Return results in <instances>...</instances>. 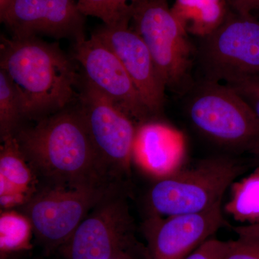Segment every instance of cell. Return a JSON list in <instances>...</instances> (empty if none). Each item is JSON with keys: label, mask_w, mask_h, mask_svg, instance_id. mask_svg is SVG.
<instances>
[{"label": "cell", "mask_w": 259, "mask_h": 259, "mask_svg": "<svg viewBox=\"0 0 259 259\" xmlns=\"http://www.w3.org/2000/svg\"><path fill=\"white\" fill-rule=\"evenodd\" d=\"M75 61L59 44L37 36L1 35L0 67L18 90L24 118L40 120L78 100L81 79Z\"/></svg>", "instance_id": "cell-1"}, {"label": "cell", "mask_w": 259, "mask_h": 259, "mask_svg": "<svg viewBox=\"0 0 259 259\" xmlns=\"http://www.w3.org/2000/svg\"><path fill=\"white\" fill-rule=\"evenodd\" d=\"M37 177L46 184L103 183L112 180L99 157L79 110H61L15 134Z\"/></svg>", "instance_id": "cell-2"}, {"label": "cell", "mask_w": 259, "mask_h": 259, "mask_svg": "<svg viewBox=\"0 0 259 259\" xmlns=\"http://www.w3.org/2000/svg\"><path fill=\"white\" fill-rule=\"evenodd\" d=\"M120 190L115 182L45 184L23 206V212L40 245L47 251H54L68 241L97 204Z\"/></svg>", "instance_id": "cell-3"}, {"label": "cell", "mask_w": 259, "mask_h": 259, "mask_svg": "<svg viewBox=\"0 0 259 259\" xmlns=\"http://www.w3.org/2000/svg\"><path fill=\"white\" fill-rule=\"evenodd\" d=\"M246 166L234 158L202 160L158 180L148 194L151 214L163 217L204 212L222 202L223 194Z\"/></svg>", "instance_id": "cell-4"}, {"label": "cell", "mask_w": 259, "mask_h": 259, "mask_svg": "<svg viewBox=\"0 0 259 259\" xmlns=\"http://www.w3.org/2000/svg\"><path fill=\"white\" fill-rule=\"evenodd\" d=\"M187 110L192 125L228 147L249 151L259 143V119L226 84L204 79L191 89Z\"/></svg>", "instance_id": "cell-5"}, {"label": "cell", "mask_w": 259, "mask_h": 259, "mask_svg": "<svg viewBox=\"0 0 259 259\" xmlns=\"http://www.w3.org/2000/svg\"><path fill=\"white\" fill-rule=\"evenodd\" d=\"M132 21L166 88L175 92L185 90L190 83L193 51L187 32L167 0H141Z\"/></svg>", "instance_id": "cell-6"}, {"label": "cell", "mask_w": 259, "mask_h": 259, "mask_svg": "<svg viewBox=\"0 0 259 259\" xmlns=\"http://www.w3.org/2000/svg\"><path fill=\"white\" fill-rule=\"evenodd\" d=\"M78 110L99 157L112 180L131 175L137 128L134 120L110 99L85 80Z\"/></svg>", "instance_id": "cell-7"}, {"label": "cell", "mask_w": 259, "mask_h": 259, "mask_svg": "<svg viewBox=\"0 0 259 259\" xmlns=\"http://www.w3.org/2000/svg\"><path fill=\"white\" fill-rule=\"evenodd\" d=\"M134 228L127 199L118 190L89 213L59 250L64 259H113L132 253Z\"/></svg>", "instance_id": "cell-8"}, {"label": "cell", "mask_w": 259, "mask_h": 259, "mask_svg": "<svg viewBox=\"0 0 259 259\" xmlns=\"http://www.w3.org/2000/svg\"><path fill=\"white\" fill-rule=\"evenodd\" d=\"M199 63L205 79L220 82L259 75V20L251 15H227L214 31L202 38Z\"/></svg>", "instance_id": "cell-9"}, {"label": "cell", "mask_w": 259, "mask_h": 259, "mask_svg": "<svg viewBox=\"0 0 259 259\" xmlns=\"http://www.w3.org/2000/svg\"><path fill=\"white\" fill-rule=\"evenodd\" d=\"M221 203L193 214L163 216L150 214L142 231L146 259H185L226 226Z\"/></svg>", "instance_id": "cell-10"}, {"label": "cell", "mask_w": 259, "mask_h": 259, "mask_svg": "<svg viewBox=\"0 0 259 259\" xmlns=\"http://www.w3.org/2000/svg\"><path fill=\"white\" fill-rule=\"evenodd\" d=\"M73 59L84 71V80L105 95L140 123L151 121L132 80L120 59L101 39L93 33L90 38L75 40Z\"/></svg>", "instance_id": "cell-11"}, {"label": "cell", "mask_w": 259, "mask_h": 259, "mask_svg": "<svg viewBox=\"0 0 259 259\" xmlns=\"http://www.w3.org/2000/svg\"><path fill=\"white\" fill-rule=\"evenodd\" d=\"M0 20L14 37H84L85 16L75 0H13Z\"/></svg>", "instance_id": "cell-12"}, {"label": "cell", "mask_w": 259, "mask_h": 259, "mask_svg": "<svg viewBox=\"0 0 259 259\" xmlns=\"http://www.w3.org/2000/svg\"><path fill=\"white\" fill-rule=\"evenodd\" d=\"M117 56L153 117L161 115L166 85L143 39L129 25H104L94 32Z\"/></svg>", "instance_id": "cell-13"}, {"label": "cell", "mask_w": 259, "mask_h": 259, "mask_svg": "<svg viewBox=\"0 0 259 259\" xmlns=\"http://www.w3.org/2000/svg\"><path fill=\"white\" fill-rule=\"evenodd\" d=\"M185 156V137L178 130L152 120L137 127L133 161L150 176L159 180L175 175Z\"/></svg>", "instance_id": "cell-14"}, {"label": "cell", "mask_w": 259, "mask_h": 259, "mask_svg": "<svg viewBox=\"0 0 259 259\" xmlns=\"http://www.w3.org/2000/svg\"><path fill=\"white\" fill-rule=\"evenodd\" d=\"M1 141L0 205L3 210L23 207L38 190V177L22 152L15 135Z\"/></svg>", "instance_id": "cell-15"}, {"label": "cell", "mask_w": 259, "mask_h": 259, "mask_svg": "<svg viewBox=\"0 0 259 259\" xmlns=\"http://www.w3.org/2000/svg\"><path fill=\"white\" fill-rule=\"evenodd\" d=\"M171 8L186 31L202 38L214 31L228 15L225 0H175Z\"/></svg>", "instance_id": "cell-16"}, {"label": "cell", "mask_w": 259, "mask_h": 259, "mask_svg": "<svg viewBox=\"0 0 259 259\" xmlns=\"http://www.w3.org/2000/svg\"><path fill=\"white\" fill-rule=\"evenodd\" d=\"M225 211L238 222L259 223V166L232 184L231 199L225 205Z\"/></svg>", "instance_id": "cell-17"}, {"label": "cell", "mask_w": 259, "mask_h": 259, "mask_svg": "<svg viewBox=\"0 0 259 259\" xmlns=\"http://www.w3.org/2000/svg\"><path fill=\"white\" fill-rule=\"evenodd\" d=\"M33 228L25 214L15 210H2L0 215L1 259L11 253L30 249Z\"/></svg>", "instance_id": "cell-18"}, {"label": "cell", "mask_w": 259, "mask_h": 259, "mask_svg": "<svg viewBox=\"0 0 259 259\" xmlns=\"http://www.w3.org/2000/svg\"><path fill=\"white\" fill-rule=\"evenodd\" d=\"M141 0H78L79 11L85 17L102 20L105 25H129L134 10Z\"/></svg>", "instance_id": "cell-19"}, {"label": "cell", "mask_w": 259, "mask_h": 259, "mask_svg": "<svg viewBox=\"0 0 259 259\" xmlns=\"http://www.w3.org/2000/svg\"><path fill=\"white\" fill-rule=\"evenodd\" d=\"M24 118L21 98L8 75L0 69V136H14Z\"/></svg>", "instance_id": "cell-20"}, {"label": "cell", "mask_w": 259, "mask_h": 259, "mask_svg": "<svg viewBox=\"0 0 259 259\" xmlns=\"http://www.w3.org/2000/svg\"><path fill=\"white\" fill-rule=\"evenodd\" d=\"M225 84L233 89L259 119V75L236 78L227 81Z\"/></svg>", "instance_id": "cell-21"}, {"label": "cell", "mask_w": 259, "mask_h": 259, "mask_svg": "<svg viewBox=\"0 0 259 259\" xmlns=\"http://www.w3.org/2000/svg\"><path fill=\"white\" fill-rule=\"evenodd\" d=\"M223 259H259V241L238 236L236 240L226 241Z\"/></svg>", "instance_id": "cell-22"}, {"label": "cell", "mask_w": 259, "mask_h": 259, "mask_svg": "<svg viewBox=\"0 0 259 259\" xmlns=\"http://www.w3.org/2000/svg\"><path fill=\"white\" fill-rule=\"evenodd\" d=\"M226 241L210 238L185 259H223Z\"/></svg>", "instance_id": "cell-23"}, {"label": "cell", "mask_w": 259, "mask_h": 259, "mask_svg": "<svg viewBox=\"0 0 259 259\" xmlns=\"http://www.w3.org/2000/svg\"><path fill=\"white\" fill-rule=\"evenodd\" d=\"M233 5L240 14L251 15L252 12L259 10V0H233Z\"/></svg>", "instance_id": "cell-24"}, {"label": "cell", "mask_w": 259, "mask_h": 259, "mask_svg": "<svg viewBox=\"0 0 259 259\" xmlns=\"http://www.w3.org/2000/svg\"><path fill=\"white\" fill-rule=\"evenodd\" d=\"M238 236L247 237L259 241V223L233 228Z\"/></svg>", "instance_id": "cell-25"}, {"label": "cell", "mask_w": 259, "mask_h": 259, "mask_svg": "<svg viewBox=\"0 0 259 259\" xmlns=\"http://www.w3.org/2000/svg\"><path fill=\"white\" fill-rule=\"evenodd\" d=\"M248 152L253 156V160L254 163L259 166V143L253 146Z\"/></svg>", "instance_id": "cell-26"}, {"label": "cell", "mask_w": 259, "mask_h": 259, "mask_svg": "<svg viewBox=\"0 0 259 259\" xmlns=\"http://www.w3.org/2000/svg\"><path fill=\"white\" fill-rule=\"evenodd\" d=\"M13 0H0V14L4 13L5 10L11 4Z\"/></svg>", "instance_id": "cell-27"}, {"label": "cell", "mask_w": 259, "mask_h": 259, "mask_svg": "<svg viewBox=\"0 0 259 259\" xmlns=\"http://www.w3.org/2000/svg\"><path fill=\"white\" fill-rule=\"evenodd\" d=\"M113 259H135L133 253H125V254H122L120 256L116 257Z\"/></svg>", "instance_id": "cell-28"}]
</instances>
